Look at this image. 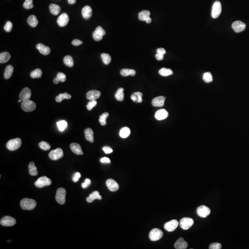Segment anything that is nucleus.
Here are the masks:
<instances>
[{
  "mask_svg": "<svg viewBox=\"0 0 249 249\" xmlns=\"http://www.w3.org/2000/svg\"><path fill=\"white\" fill-rule=\"evenodd\" d=\"M37 205L36 201L33 199H24L21 201V207L24 210H30L34 209Z\"/></svg>",
  "mask_w": 249,
  "mask_h": 249,
  "instance_id": "obj_1",
  "label": "nucleus"
},
{
  "mask_svg": "<svg viewBox=\"0 0 249 249\" xmlns=\"http://www.w3.org/2000/svg\"><path fill=\"white\" fill-rule=\"evenodd\" d=\"M22 145V141L21 138H16L11 139L7 143V149L10 151H14L20 148Z\"/></svg>",
  "mask_w": 249,
  "mask_h": 249,
  "instance_id": "obj_2",
  "label": "nucleus"
},
{
  "mask_svg": "<svg viewBox=\"0 0 249 249\" xmlns=\"http://www.w3.org/2000/svg\"><path fill=\"white\" fill-rule=\"evenodd\" d=\"M66 191L63 188H59L56 192L55 199L57 203L62 205L66 202Z\"/></svg>",
  "mask_w": 249,
  "mask_h": 249,
  "instance_id": "obj_3",
  "label": "nucleus"
},
{
  "mask_svg": "<svg viewBox=\"0 0 249 249\" xmlns=\"http://www.w3.org/2000/svg\"><path fill=\"white\" fill-rule=\"evenodd\" d=\"M163 233L161 230L159 228H154L149 233V238L152 241L159 240L162 237Z\"/></svg>",
  "mask_w": 249,
  "mask_h": 249,
  "instance_id": "obj_4",
  "label": "nucleus"
},
{
  "mask_svg": "<svg viewBox=\"0 0 249 249\" xmlns=\"http://www.w3.org/2000/svg\"><path fill=\"white\" fill-rule=\"evenodd\" d=\"M22 109L25 112H31L36 109V104L33 101L28 100L22 101L21 104Z\"/></svg>",
  "mask_w": 249,
  "mask_h": 249,
  "instance_id": "obj_5",
  "label": "nucleus"
},
{
  "mask_svg": "<svg viewBox=\"0 0 249 249\" xmlns=\"http://www.w3.org/2000/svg\"><path fill=\"white\" fill-rule=\"evenodd\" d=\"M52 181L50 179L47 178L46 176H43L40 177L36 182L35 183V185L38 188H42L45 186H50L51 184Z\"/></svg>",
  "mask_w": 249,
  "mask_h": 249,
  "instance_id": "obj_6",
  "label": "nucleus"
},
{
  "mask_svg": "<svg viewBox=\"0 0 249 249\" xmlns=\"http://www.w3.org/2000/svg\"><path fill=\"white\" fill-rule=\"evenodd\" d=\"M194 224V220L190 217H184L179 222V225L184 230L189 229Z\"/></svg>",
  "mask_w": 249,
  "mask_h": 249,
  "instance_id": "obj_7",
  "label": "nucleus"
},
{
  "mask_svg": "<svg viewBox=\"0 0 249 249\" xmlns=\"http://www.w3.org/2000/svg\"><path fill=\"white\" fill-rule=\"evenodd\" d=\"M221 4L219 1H216L213 5L212 9V17L214 18L219 17L221 13Z\"/></svg>",
  "mask_w": 249,
  "mask_h": 249,
  "instance_id": "obj_8",
  "label": "nucleus"
},
{
  "mask_svg": "<svg viewBox=\"0 0 249 249\" xmlns=\"http://www.w3.org/2000/svg\"><path fill=\"white\" fill-rule=\"evenodd\" d=\"M49 157L50 159L56 161L62 157L63 151L60 148H57L56 150H52L49 153Z\"/></svg>",
  "mask_w": 249,
  "mask_h": 249,
  "instance_id": "obj_9",
  "label": "nucleus"
},
{
  "mask_svg": "<svg viewBox=\"0 0 249 249\" xmlns=\"http://www.w3.org/2000/svg\"><path fill=\"white\" fill-rule=\"evenodd\" d=\"M211 212L210 209L205 205H201L197 208V213L199 216L202 218H206Z\"/></svg>",
  "mask_w": 249,
  "mask_h": 249,
  "instance_id": "obj_10",
  "label": "nucleus"
},
{
  "mask_svg": "<svg viewBox=\"0 0 249 249\" xmlns=\"http://www.w3.org/2000/svg\"><path fill=\"white\" fill-rule=\"evenodd\" d=\"M16 223L14 218L9 216H6L1 220L0 223L1 225L4 226H14Z\"/></svg>",
  "mask_w": 249,
  "mask_h": 249,
  "instance_id": "obj_11",
  "label": "nucleus"
},
{
  "mask_svg": "<svg viewBox=\"0 0 249 249\" xmlns=\"http://www.w3.org/2000/svg\"><path fill=\"white\" fill-rule=\"evenodd\" d=\"M69 18L67 13H62L57 18V23L59 26L63 27L66 26L69 22Z\"/></svg>",
  "mask_w": 249,
  "mask_h": 249,
  "instance_id": "obj_12",
  "label": "nucleus"
},
{
  "mask_svg": "<svg viewBox=\"0 0 249 249\" xmlns=\"http://www.w3.org/2000/svg\"><path fill=\"white\" fill-rule=\"evenodd\" d=\"M179 225V222L176 220H172L165 223L164 228L168 232H173L177 228Z\"/></svg>",
  "mask_w": 249,
  "mask_h": 249,
  "instance_id": "obj_13",
  "label": "nucleus"
},
{
  "mask_svg": "<svg viewBox=\"0 0 249 249\" xmlns=\"http://www.w3.org/2000/svg\"><path fill=\"white\" fill-rule=\"evenodd\" d=\"M232 26L235 32L239 33L245 30L246 25L241 21H236L233 23Z\"/></svg>",
  "mask_w": 249,
  "mask_h": 249,
  "instance_id": "obj_14",
  "label": "nucleus"
},
{
  "mask_svg": "<svg viewBox=\"0 0 249 249\" xmlns=\"http://www.w3.org/2000/svg\"><path fill=\"white\" fill-rule=\"evenodd\" d=\"M31 93L30 89L29 88L25 87L22 90L20 94V99L21 101L29 100L31 96Z\"/></svg>",
  "mask_w": 249,
  "mask_h": 249,
  "instance_id": "obj_15",
  "label": "nucleus"
},
{
  "mask_svg": "<svg viewBox=\"0 0 249 249\" xmlns=\"http://www.w3.org/2000/svg\"><path fill=\"white\" fill-rule=\"evenodd\" d=\"M101 93L97 90H92L88 92L87 94V98L90 101H95L100 97Z\"/></svg>",
  "mask_w": 249,
  "mask_h": 249,
  "instance_id": "obj_16",
  "label": "nucleus"
},
{
  "mask_svg": "<svg viewBox=\"0 0 249 249\" xmlns=\"http://www.w3.org/2000/svg\"><path fill=\"white\" fill-rule=\"evenodd\" d=\"M106 185L111 192H116L119 189V184L113 179H108L106 181Z\"/></svg>",
  "mask_w": 249,
  "mask_h": 249,
  "instance_id": "obj_17",
  "label": "nucleus"
},
{
  "mask_svg": "<svg viewBox=\"0 0 249 249\" xmlns=\"http://www.w3.org/2000/svg\"><path fill=\"white\" fill-rule=\"evenodd\" d=\"M92 8L89 6H85L82 10V16L85 20H88L92 17Z\"/></svg>",
  "mask_w": 249,
  "mask_h": 249,
  "instance_id": "obj_18",
  "label": "nucleus"
},
{
  "mask_svg": "<svg viewBox=\"0 0 249 249\" xmlns=\"http://www.w3.org/2000/svg\"><path fill=\"white\" fill-rule=\"evenodd\" d=\"M168 112L165 109H160L156 111L155 117L156 120L162 121L166 119L168 116Z\"/></svg>",
  "mask_w": 249,
  "mask_h": 249,
  "instance_id": "obj_19",
  "label": "nucleus"
},
{
  "mask_svg": "<svg viewBox=\"0 0 249 249\" xmlns=\"http://www.w3.org/2000/svg\"><path fill=\"white\" fill-rule=\"evenodd\" d=\"M188 243L182 238H180L175 243V247L177 249H186L187 248Z\"/></svg>",
  "mask_w": 249,
  "mask_h": 249,
  "instance_id": "obj_20",
  "label": "nucleus"
},
{
  "mask_svg": "<svg viewBox=\"0 0 249 249\" xmlns=\"http://www.w3.org/2000/svg\"><path fill=\"white\" fill-rule=\"evenodd\" d=\"M165 97L160 96L154 98L152 101V104L154 107H162L165 103Z\"/></svg>",
  "mask_w": 249,
  "mask_h": 249,
  "instance_id": "obj_21",
  "label": "nucleus"
},
{
  "mask_svg": "<svg viewBox=\"0 0 249 249\" xmlns=\"http://www.w3.org/2000/svg\"><path fill=\"white\" fill-rule=\"evenodd\" d=\"M36 48L41 54L43 55H48L50 53V49L49 47L45 46L42 43H38L36 46Z\"/></svg>",
  "mask_w": 249,
  "mask_h": 249,
  "instance_id": "obj_22",
  "label": "nucleus"
},
{
  "mask_svg": "<svg viewBox=\"0 0 249 249\" xmlns=\"http://www.w3.org/2000/svg\"><path fill=\"white\" fill-rule=\"evenodd\" d=\"M70 148H71L72 151L73 153H75V154L78 155H82L84 154L83 151H82L81 146L78 143H71L70 145Z\"/></svg>",
  "mask_w": 249,
  "mask_h": 249,
  "instance_id": "obj_23",
  "label": "nucleus"
},
{
  "mask_svg": "<svg viewBox=\"0 0 249 249\" xmlns=\"http://www.w3.org/2000/svg\"><path fill=\"white\" fill-rule=\"evenodd\" d=\"M84 135L85 138L89 142L91 143L94 142V133L92 129L90 128L85 129L84 130Z\"/></svg>",
  "mask_w": 249,
  "mask_h": 249,
  "instance_id": "obj_24",
  "label": "nucleus"
},
{
  "mask_svg": "<svg viewBox=\"0 0 249 249\" xmlns=\"http://www.w3.org/2000/svg\"><path fill=\"white\" fill-rule=\"evenodd\" d=\"M101 199L102 197L100 195L99 192H98V191H95L90 194L89 197L87 198V201L88 203H92L96 199L101 200Z\"/></svg>",
  "mask_w": 249,
  "mask_h": 249,
  "instance_id": "obj_25",
  "label": "nucleus"
},
{
  "mask_svg": "<svg viewBox=\"0 0 249 249\" xmlns=\"http://www.w3.org/2000/svg\"><path fill=\"white\" fill-rule=\"evenodd\" d=\"M143 95L141 92H136L131 95V99L135 103H141L143 101Z\"/></svg>",
  "mask_w": 249,
  "mask_h": 249,
  "instance_id": "obj_26",
  "label": "nucleus"
},
{
  "mask_svg": "<svg viewBox=\"0 0 249 249\" xmlns=\"http://www.w3.org/2000/svg\"><path fill=\"white\" fill-rule=\"evenodd\" d=\"M14 68L12 65H8L6 67L4 73V77L6 79H8L11 77V76L13 73Z\"/></svg>",
  "mask_w": 249,
  "mask_h": 249,
  "instance_id": "obj_27",
  "label": "nucleus"
},
{
  "mask_svg": "<svg viewBox=\"0 0 249 249\" xmlns=\"http://www.w3.org/2000/svg\"><path fill=\"white\" fill-rule=\"evenodd\" d=\"M49 8L51 13L54 15H57L59 14L61 10V8L59 6L55 4H51Z\"/></svg>",
  "mask_w": 249,
  "mask_h": 249,
  "instance_id": "obj_28",
  "label": "nucleus"
},
{
  "mask_svg": "<svg viewBox=\"0 0 249 249\" xmlns=\"http://www.w3.org/2000/svg\"><path fill=\"white\" fill-rule=\"evenodd\" d=\"M27 21L29 25L32 27H36L38 24L37 17L34 15L30 16L27 19Z\"/></svg>",
  "mask_w": 249,
  "mask_h": 249,
  "instance_id": "obj_29",
  "label": "nucleus"
},
{
  "mask_svg": "<svg viewBox=\"0 0 249 249\" xmlns=\"http://www.w3.org/2000/svg\"><path fill=\"white\" fill-rule=\"evenodd\" d=\"M66 75L62 72H59L57 73V76L53 80L55 84H58L59 82H64L66 81Z\"/></svg>",
  "mask_w": 249,
  "mask_h": 249,
  "instance_id": "obj_30",
  "label": "nucleus"
},
{
  "mask_svg": "<svg viewBox=\"0 0 249 249\" xmlns=\"http://www.w3.org/2000/svg\"><path fill=\"white\" fill-rule=\"evenodd\" d=\"M11 58V55L9 52H2L0 54V62L5 63L9 60Z\"/></svg>",
  "mask_w": 249,
  "mask_h": 249,
  "instance_id": "obj_31",
  "label": "nucleus"
},
{
  "mask_svg": "<svg viewBox=\"0 0 249 249\" xmlns=\"http://www.w3.org/2000/svg\"><path fill=\"white\" fill-rule=\"evenodd\" d=\"M71 95L68 94L67 92L60 94L55 98V100L58 103H60L64 99H70L71 98Z\"/></svg>",
  "mask_w": 249,
  "mask_h": 249,
  "instance_id": "obj_32",
  "label": "nucleus"
},
{
  "mask_svg": "<svg viewBox=\"0 0 249 249\" xmlns=\"http://www.w3.org/2000/svg\"><path fill=\"white\" fill-rule=\"evenodd\" d=\"M150 13L148 10H143L139 13L138 14V19L141 21H145L150 17Z\"/></svg>",
  "mask_w": 249,
  "mask_h": 249,
  "instance_id": "obj_33",
  "label": "nucleus"
},
{
  "mask_svg": "<svg viewBox=\"0 0 249 249\" xmlns=\"http://www.w3.org/2000/svg\"><path fill=\"white\" fill-rule=\"evenodd\" d=\"M64 63L67 67H72L74 65L73 58L71 55H66L63 59Z\"/></svg>",
  "mask_w": 249,
  "mask_h": 249,
  "instance_id": "obj_34",
  "label": "nucleus"
},
{
  "mask_svg": "<svg viewBox=\"0 0 249 249\" xmlns=\"http://www.w3.org/2000/svg\"><path fill=\"white\" fill-rule=\"evenodd\" d=\"M29 172L31 176H36L38 174L37 167H36L33 162H31L29 165Z\"/></svg>",
  "mask_w": 249,
  "mask_h": 249,
  "instance_id": "obj_35",
  "label": "nucleus"
},
{
  "mask_svg": "<svg viewBox=\"0 0 249 249\" xmlns=\"http://www.w3.org/2000/svg\"><path fill=\"white\" fill-rule=\"evenodd\" d=\"M124 89L123 88H120L118 89L115 94V98L117 100L121 101H123L124 98Z\"/></svg>",
  "mask_w": 249,
  "mask_h": 249,
  "instance_id": "obj_36",
  "label": "nucleus"
},
{
  "mask_svg": "<svg viewBox=\"0 0 249 249\" xmlns=\"http://www.w3.org/2000/svg\"><path fill=\"white\" fill-rule=\"evenodd\" d=\"M121 74L124 77L131 75L134 76L136 74V71L133 69H123L121 70Z\"/></svg>",
  "mask_w": 249,
  "mask_h": 249,
  "instance_id": "obj_37",
  "label": "nucleus"
},
{
  "mask_svg": "<svg viewBox=\"0 0 249 249\" xmlns=\"http://www.w3.org/2000/svg\"><path fill=\"white\" fill-rule=\"evenodd\" d=\"M130 133L131 131L128 127H124L120 131V136L122 138H126L129 136Z\"/></svg>",
  "mask_w": 249,
  "mask_h": 249,
  "instance_id": "obj_38",
  "label": "nucleus"
},
{
  "mask_svg": "<svg viewBox=\"0 0 249 249\" xmlns=\"http://www.w3.org/2000/svg\"><path fill=\"white\" fill-rule=\"evenodd\" d=\"M160 75L162 76L166 77L173 74V72L170 69L166 68H162L159 71Z\"/></svg>",
  "mask_w": 249,
  "mask_h": 249,
  "instance_id": "obj_39",
  "label": "nucleus"
},
{
  "mask_svg": "<svg viewBox=\"0 0 249 249\" xmlns=\"http://www.w3.org/2000/svg\"><path fill=\"white\" fill-rule=\"evenodd\" d=\"M42 75V70L39 68H38L31 72L30 75L31 78L33 79H36V78H41Z\"/></svg>",
  "mask_w": 249,
  "mask_h": 249,
  "instance_id": "obj_40",
  "label": "nucleus"
},
{
  "mask_svg": "<svg viewBox=\"0 0 249 249\" xmlns=\"http://www.w3.org/2000/svg\"><path fill=\"white\" fill-rule=\"evenodd\" d=\"M101 58L103 62L105 65H109L111 62V57L109 54L103 53L101 55Z\"/></svg>",
  "mask_w": 249,
  "mask_h": 249,
  "instance_id": "obj_41",
  "label": "nucleus"
},
{
  "mask_svg": "<svg viewBox=\"0 0 249 249\" xmlns=\"http://www.w3.org/2000/svg\"><path fill=\"white\" fill-rule=\"evenodd\" d=\"M109 116V113L107 112H105L104 113V114H103L100 116V118L99 120V122L100 123L101 125V126H104L106 125V124H107L106 119H107V118Z\"/></svg>",
  "mask_w": 249,
  "mask_h": 249,
  "instance_id": "obj_42",
  "label": "nucleus"
},
{
  "mask_svg": "<svg viewBox=\"0 0 249 249\" xmlns=\"http://www.w3.org/2000/svg\"><path fill=\"white\" fill-rule=\"evenodd\" d=\"M57 126L58 127L59 130L61 132H63L66 129L67 126V123L64 120L60 121L57 122Z\"/></svg>",
  "mask_w": 249,
  "mask_h": 249,
  "instance_id": "obj_43",
  "label": "nucleus"
},
{
  "mask_svg": "<svg viewBox=\"0 0 249 249\" xmlns=\"http://www.w3.org/2000/svg\"><path fill=\"white\" fill-rule=\"evenodd\" d=\"M203 78L204 81L206 83H209L212 82V75L210 72H207L204 73Z\"/></svg>",
  "mask_w": 249,
  "mask_h": 249,
  "instance_id": "obj_44",
  "label": "nucleus"
},
{
  "mask_svg": "<svg viewBox=\"0 0 249 249\" xmlns=\"http://www.w3.org/2000/svg\"><path fill=\"white\" fill-rule=\"evenodd\" d=\"M39 147L41 149L44 150H49L50 149L51 146L48 143L45 141H42L39 143Z\"/></svg>",
  "mask_w": 249,
  "mask_h": 249,
  "instance_id": "obj_45",
  "label": "nucleus"
},
{
  "mask_svg": "<svg viewBox=\"0 0 249 249\" xmlns=\"http://www.w3.org/2000/svg\"><path fill=\"white\" fill-rule=\"evenodd\" d=\"M33 0H26L23 4V7L26 9H33Z\"/></svg>",
  "mask_w": 249,
  "mask_h": 249,
  "instance_id": "obj_46",
  "label": "nucleus"
},
{
  "mask_svg": "<svg viewBox=\"0 0 249 249\" xmlns=\"http://www.w3.org/2000/svg\"><path fill=\"white\" fill-rule=\"evenodd\" d=\"M13 25L12 24V22L10 21H8L5 25L4 29L8 33H10L13 29Z\"/></svg>",
  "mask_w": 249,
  "mask_h": 249,
  "instance_id": "obj_47",
  "label": "nucleus"
},
{
  "mask_svg": "<svg viewBox=\"0 0 249 249\" xmlns=\"http://www.w3.org/2000/svg\"><path fill=\"white\" fill-rule=\"evenodd\" d=\"M222 248V245L219 243H213L209 246V249H221Z\"/></svg>",
  "mask_w": 249,
  "mask_h": 249,
  "instance_id": "obj_48",
  "label": "nucleus"
},
{
  "mask_svg": "<svg viewBox=\"0 0 249 249\" xmlns=\"http://www.w3.org/2000/svg\"><path fill=\"white\" fill-rule=\"evenodd\" d=\"M96 104H97V101H90L87 105V109L88 110H91Z\"/></svg>",
  "mask_w": 249,
  "mask_h": 249,
  "instance_id": "obj_49",
  "label": "nucleus"
},
{
  "mask_svg": "<svg viewBox=\"0 0 249 249\" xmlns=\"http://www.w3.org/2000/svg\"><path fill=\"white\" fill-rule=\"evenodd\" d=\"M95 31L97 33L99 34L102 36H104L106 34V32L101 26H99L96 27V29L95 30Z\"/></svg>",
  "mask_w": 249,
  "mask_h": 249,
  "instance_id": "obj_50",
  "label": "nucleus"
},
{
  "mask_svg": "<svg viewBox=\"0 0 249 249\" xmlns=\"http://www.w3.org/2000/svg\"><path fill=\"white\" fill-rule=\"evenodd\" d=\"M92 36H93V38L95 41H100L103 39V36H101L99 34L97 33L95 31L93 32Z\"/></svg>",
  "mask_w": 249,
  "mask_h": 249,
  "instance_id": "obj_51",
  "label": "nucleus"
},
{
  "mask_svg": "<svg viewBox=\"0 0 249 249\" xmlns=\"http://www.w3.org/2000/svg\"><path fill=\"white\" fill-rule=\"evenodd\" d=\"M91 184V180L89 179H86L84 180V183L82 184V187L83 188H87V187L90 186Z\"/></svg>",
  "mask_w": 249,
  "mask_h": 249,
  "instance_id": "obj_52",
  "label": "nucleus"
},
{
  "mask_svg": "<svg viewBox=\"0 0 249 249\" xmlns=\"http://www.w3.org/2000/svg\"><path fill=\"white\" fill-rule=\"evenodd\" d=\"M80 177H81V174H80V173H79V172H77L74 175H73V177H72V180L74 182H77L79 181V179H80Z\"/></svg>",
  "mask_w": 249,
  "mask_h": 249,
  "instance_id": "obj_53",
  "label": "nucleus"
},
{
  "mask_svg": "<svg viewBox=\"0 0 249 249\" xmlns=\"http://www.w3.org/2000/svg\"><path fill=\"white\" fill-rule=\"evenodd\" d=\"M103 150L104 152L106 153V154H110V153H112L113 151L112 149L110 148L108 146L104 147V148H103Z\"/></svg>",
  "mask_w": 249,
  "mask_h": 249,
  "instance_id": "obj_54",
  "label": "nucleus"
},
{
  "mask_svg": "<svg viewBox=\"0 0 249 249\" xmlns=\"http://www.w3.org/2000/svg\"><path fill=\"white\" fill-rule=\"evenodd\" d=\"M82 43H83V42H82V41H80L79 40H78V39H74L72 42V44L73 45L75 46H78L82 44Z\"/></svg>",
  "mask_w": 249,
  "mask_h": 249,
  "instance_id": "obj_55",
  "label": "nucleus"
},
{
  "mask_svg": "<svg viewBox=\"0 0 249 249\" xmlns=\"http://www.w3.org/2000/svg\"><path fill=\"white\" fill-rule=\"evenodd\" d=\"M156 52H157V54L163 55V56L166 53V50L163 48H159L156 50Z\"/></svg>",
  "mask_w": 249,
  "mask_h": 249,
  "instance_id": "obj_56",
  "label": "nucleus"
},
{
  "mask_svg": "<svg viewBox=\"0 0 249 249\" xmlns=\"http://www.w3.org/2000/svg\"><path fill=\"white\" fill-rule=\"evenodd\" d=\"M100 161L103 163H110L111 162L109 158L106 157L101 159Z\"/></svg>",
  "mask_w": 249,
  "mask_h": 249,
  "instance_id": "obj_57",
  "label": "nucleus"
},
{
  "mask_svg": "<svg viewBox=\"0 0 249 249\" xmlns=\"http://www.w3.org/2000/svg\"><path fill=\"white\" fill-rule=\"evenodd\" d=\"M155 58L158 60H162L164 58L163 55H161L158 54H156L155 55Z\"/></svg>",
  "mask_w": 249,
  "mask_h": 249,
  "instance_id": "obj_58",
  "label": "nucleus"
},
{
  "mask_svg": "<svg viewBox=\"0 0 249 249\" xmlns=\"http://www.w3.org/2000/svg\"><path fill=\"white\" fill-rule=\"evenodd\" d=\"M69 4H74L76 2V0H67Z\"/></svg>",
  "mask_w": 249,
  "mask_h": 249,
  "instance_id": "obj_59",
  "label": "nucleus"
},
{
  "mask_svg": "<svg viewBox=\"0 0 249 249\" xmlns=\"http://www.w3.org/2000/svg\"><path fill=\"white\" fill-rule=\"evenodd\" d=\"M151 21H152L151 18H150L149 17L145 21L147 23L149 24V23H151Z\"/></svg>",
  "mask_w": 249,
  "mask_h": 249,
  "instance_id": "obj_60",
  "label": "nucleus"
},
{
  "mask_svg": "<svg viewBox=\"0 0 249 249\" xmlns=\"http://www.w3.org/2000/svg\"><path fill=\"white\" fill-rule=\"evenodd\" d=\"M21 100H20L18 101V102H19V103H20V102H21Z\"/></svg>",
  "mask_w": 249,
  "mask_h": 249,
  "instance_id": "obj_61",
  "label": "nucleus"
}]
</instances>
